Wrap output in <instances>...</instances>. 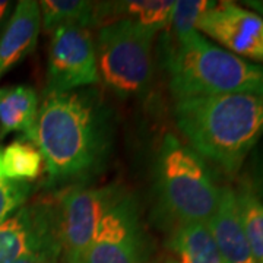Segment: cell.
I'll return each instance as SVG.
<instances>
[{"instance_id":"8992f818","label":"cell","mask_w":263,"mask_h":263,"mask_svg":"<svg viewBox=\"0 0 263 263\" xmlns=\"http://www.w3.org/2000/svg\"><path fill=\"white\" fill-rule=\"evenodd\" d=\"M119 183L73 186L54 193L59 241L66 263H72L94 241L108 211L126 195Z\"/></svg>"},{"instance_id":"277c9868","label":"cell","mask_w":263,"mask_h":263,"mask_svg":"<svg viewBox=\"0 0 263 263\" xmlns=\"http://www.w3.org/2000/svg\"><path fill=\"white\" fill-rule=\"evenodd\" d=\"M155 197L161 219L171 228L186 222H208L215 211L219 189L203 158L167 133L155 160Z\"/></svg>"},{"instance_id":"7a4b0ae2","label":"cell","mask_w":263,"mask_h":263,"mask_svg":"<svg viewBox=\"0 0 263 263\" xmlns=\"http://www.w3.org/2000/svg\"><path fill=\"white\" fill-rule=\"evenodd\" d=\"M174 122L187 146L235 176L263 138V97L226 94L174 104Z\"/></svg>"},{"instance_id":"ffe728a7","label":"cell","mask_w":263,"mask_h":263,"mask_svg":"<svg viewBox=\"0 0 263 263\" xmlns=\"http://www.w3.org/2000/svg\"><path fill=\"white\" fill-rule=\"evenodd\" d=\"M34 192L31 181L0 180V224L22 208Z\"/></svg>"},{"instance_id":"603a6c76","label":"cell","mask_w":263,"mask_h":263,"mask_svg":"<svg viewBox=\"0 0 263 263\" xmlns=\"http://www.w3.org/2000/svg\"><path fill=\"white\" fill-rule=\"evenodd\" d=\"M243 5L249 6L250 9L256 10L257 15L263 18V0H247V2H243Z\"/></svg>"},{"instance_id":"52a82bcc","label":"cell","mask_w":263,"mask_h":263,"mask_svg":"<svg viewBox=\"0 0 263 263\" xmlns=\"http://www.w3.org/2000/svg\"><path fill=\"white\" fill-rule=\"evenodd\" d=\"M149 240L130 192L104 216L94 241L72 263H149Z\"/></svg>"},{"instance_id":"d4e9b609","label":"cell","mask_w":263,"mask_h":263,"mask_svg":"<svg viewBox=\"0 0 263 263\" xmlns=\"http://www.w3.org/2000/svg\"><path fill=\"white\" fill-rule=\"evenodd\" d=\"M3 179V171H2V154H0V180Z\"/></svg>"},{"instance_id":"3957f363","label":"cell","mask_w":263,"mask_h":263,"mask_svg":"<svg viewBox=\"0 0 263 263\" xmlns=\"http://www.w3.org/2000/svg\"><path fill=\"white\" fill-rule=\"evenodd\" d=\"M162 57L174 101L226 94L263 97V66L209 43L199 31L167 35Z\"/></svg>"},{"instance_id":"7402d4cb","label":"cell","mask_w":263,"mask_h":263,"mask_svg":"<svg viewBox=\"0 0 263 263\" xmlns=\"http://www.w3.org/2000/svg\"><path fill=\"white\" fill-rule=\"evenodd\" d=\"M250 186L254 190V193L259 196L263 202V148L256 155L253 165V174H252V181H249Z\"/></svg>"},{"instance_id":"2e32d148","label":"cell","mask_w":263,"mask_h":263,"mask_svg":"<svg viewBox=\"0 0 263 263\" xmlns=\"http://www.w3.org/2000/svg\"><path fill=\"white\" fill-rule=\"evenodd\" d=\"M41 28L53 32L59 27L78 25L92 28L97 25V3L84 0H44L40 2Z\"/></svg>"},{"instance_id":"30bf717a","label":"cell","mask_w":263,"mask_h":263,"mask_svg":"<svg viewBox=\"0 0 263 263\" xmlns=\"http://www.w3.org/2000/svg\"><path fill=\"white\" fill-rule=\"evenodd\" d=\"M53 241H59L54 195L25 203L0 224V263H15Z\"/></svg>"},{"instance_id":"4fadbf2b","label":"cell","mask_w":263,"mask_h":263,"mask_svg":"<svg viewBox=\"0 0 263 263\" xmlns=\"http://www.w3.org/2000/svg\"><path fill=\"white\" fill-rule=\"evenodd\" d=\"M174 2L173 0H126V2H98V28L117 19L132 21L151 32L158 34L170 28Z\"/></svg>"},{"instance_id":"8fae6325","label":"cell","mask_w":263,"mask_h":263,"mask_svg":"<svg viewBox=\"0 0 263 263\" xmlns=\"http://www.w3.org/2000/svg\"><path fill=\"white\" fill-rule=\"evenodd\" d=\"M211 234L224 263H256L241 226L235 190L231 186L219 189V199L208 221Z\"/></svg>"},{"instance_id":"44dd1931","label":"cell","mask_w":263,"mask_h":263,"mask_svg":"<svg viewBox=\"0 0 263 263\" xmlns=\"http://www.w3.org/2000/svg\"><path fill=\"white\" fill-rule=\"evenodd\" d=\"M62 253V246L59 241L41 246L35 250L22 256L15 263H59Z\"/></svg>"},{"instance_id":"cb8c5ba5","label":"cell","mask_w":263,"mask_h":263,"mask_svg":"<svg viewBox=\"0 0 263 263\" xmlns=\"http://www.w3.org/2000/svg\"><path fill=\"white\" fill-rule=\"evenodd\" d=\"M8 2H0V18L3 16V13H5V10H6V8H8Z\"/></svg>"},{"instance_id":"6da1fadb","label":"cell","mask_w":263,"mask_h":263,"mask_svg":"<svg viewBox=\"0 0 263 263\" xmlns=\"http://www.w3.org/2000/svg\"><path fill=\"white\" fill-rule=\"evenodd\" d=\"M114 129L113 110L97 85L44 92L31 142L43 155L48 187L82 186L100 176L110 161Z\"/></svg>"},{"instance_id":"ba28073f","label":"cell","mask_w":263,"mask_h":263,"mask_svg":"<svg viewBox=\"0 0 263 263\" xmlns=\"http://www.w3.org/2000/svg\"><path fill=\"white\" fill-rule=\"evenodd\" d=\"M100 82L91 28L67 25L51 32L44 92H70Z\"/></svg>"},{"instance_id":"ac0fdd59","label":"cell","mask_w":263,"mask_h":263,"mask_svg":"<svg viewBox=\"0 0 263 263\" xmlns=\"http://www.w3.org/2000/svg\"><path fill=\"white\" fill-rule=\"evenodd\" d=\"M237 205L246 238L256 263H263V202L249 181L235 190Z\"/></svg>"},{"instance_id":"9c48e42d","label":"cell","mask_w":263,"mask_h":263,"mask_svg":"<svg viewBox=\"0 0 263 263\" xmlns=\"http://www.w3.org/2000/svg\"><path fill=\"white\" fill-rule=\"evenodd\" d=\"M196 31L235 56L263 66V18L252 10L234 2H216L199 19Z\"/></svg>"},{"instance_id":"5b68a950","label":"cell","mask_w":263,"mask_h":263,"mask_svg":"<svg viewBox=\"0 0 263 263\" xmlns=\"http://www.w3.org/2000/svg\"><path fill=\"white\" fill-rule=\"evenodd\" d=\"M155 35L126 19H117L98 28L95 44L100 82L110 92L130 98L149 89Z\"/></svg>"},{"instance_id":"9a60e30c","label":"cell","mask_w":263,"mask_h":263,"mask_svg":"<svg viewBox=\"0 0 263 263\" xmlns=\"http://www.w3.org/2000/svg\"><path fill=\"white\" fill-rule=\"evenodd\" d=\"M40 100L28 85L0 88V138L19 132L31 141L37 122Z\"/></svg>"},{"instance_id":"5bb4252c","label":"cell","mask_w":263,"mask_h":263,"mask_svg":"<svg viewBox=\"0 0 263 263\" xmlns=\"http://www.w3.org/2000/svg\"><path fill=\"white\" fill-rule=\"evenodd\" d=\"M165 263H224L208 222H186L171 228Z\"/></svg>"},{"instance_id":"7c38bea8","label":"cell","mask_w":263,"mask_h":263,"mask_svg":"<svg viewBox=\"0 0 263 263\" xmlns=\"http://www.w3.org/2000/svg\"><path fill=\"white\" fill-rule=\"evenodd\" d=\"M40 31V2H18L6 28L0 35V78L35 50Z\"/></svg>"},{"instance_id":"e0dca14e","label":"cell","mask_w":263,"mask_h":263,"mask_svg":"<svg viewBox=\"0 0 263 263\" xmlns=\"http://www.w3.org/2000/svg\"><path fill=\"white\" fill-rule=\"evenodd\" d=\"M44 168L41 152L28 139H19L2 152L3 179L15 181L35 180Z\"/></svg>"},{"instance_id":"d6986e66","label":"cell","mask_w":263,"mask_h":263,"mask_svg":"<svg viewBox=\"0 0 263 263\" xmlns=\"http://www.w3.org/2000/svg\"><path fill=\"white\" fill-rule=\"evenodd\" d=\"M216 2L209 0H179L174 2L168 37L179 38L196 31V25L202 15L215 6Z\"/></svg>"}]
</instances>
